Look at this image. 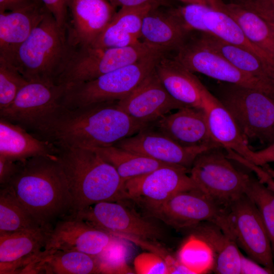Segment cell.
Wrapping results in <instances>:
<instances>
[{"mask_svg": "<svg viewBox=\"0 0 274 274\" xmlns=\"http://www.w3.org/2000/svg\"><path fill=\"white\" fill-rule=\"evenodd\" d=\"M99 273L94 257L75 251L45 250L21 273Z\"/></svg>", "mask_w": 274, "mask_h": 274, "instance_id": "cell-28", "label": "cell"}, {"mask_svg": "<svg viewBox=\"0 0 274 274\" xmlns=\"http://www.w3.org/2000/svg\"><path fill=\"white\" fill-rule=\"evenodd\" d=\"M177 259L193 274L213 270L215 257L209 245L198 236L192 234L180 248Z\"/></svg>", "mask_w": 274, "mask_h": 274, "instance_id": "cell-34", "label": "cell"}, {"mask_svg": "<svg viewBox=\"0 0 274 274\" xmlns=\"http://www.w3.org/2000/svg\"><path fill=\"white\" fill-rule=\"evenodd\" d=\"M20 161H15L0 156V185H7L19 169Z\"/></svg>", "mask_w": 274, "mask_h": 274, "instance_id": "cell-41", "label": "cell"}, {"mask_svg": "<svg viewBox=\"0 0 274 274\" xmlns=\"http://www.w3.org/2000/svg\"><path fill=\"white\" fill-rule=\"evenodd\" d=\"M128 247L123 238L115 236L108 246L95 258L100 273H132L127 259Z\"/></svg>", "mask_w": 274, "mask_h": 274, "instance_id": "cell-36", "label": "cell"}, {"mask_svg": "<svg viewBox=\"0 0 274 274\" xmlns=\"http://www.w3.org/2000/svg\"><path fill=\"white\" fill-rule=\"evenodd\" d=\"M50 231L40 228L0 234V273L21 272L42 252Z\"/></svg>", "mask_w": 274, "mask_h": 274, "instance_id": "cell-21", "label": "cell"}, {"mask_svg": "<svg viewBox=\"0 0 274 274\" xmlns=\"http://www.w3.org/2000/svg\"><path fill=\"white\" fill-rule=\"evenodd\" d=\"M157 52L162 53L142 42L122 48L71 47L56 83L69 86L90 81Z\"/></svg>", "mask_w": 274, "mask_h": 274, "instance_id": "cell-6", "label": "cell"}, {"mask_svg": "<svg viewBox=\"0 0 274 274\" xmlns=\"http://www.w3.org/2000/svg\"><path fill=\"white\" fill-rule=\"evenodd\" d=\"M217 148L195 158L190 176L197 188L224 209L245 194L250 176L237 169Z\"/></svg>", "mask_w": 274, "mask_h": 274, "instance_id": "cell-8", "label": "cell"}, {"mask_svg": "<svg viewBox=\"0 0 274 274\" xmlns=\"http://www.w3.org/2000/svg\"><path fill=\"white\" fill-rule=\"evenodd\" d=\"M262 167L271 177L274 179V169L266 164Z\"/></svg>", "mask_w": 274, "mask_h": 274, "instance_id": "cell-48", "label": "cell"}, {"mask_svg": "<svg viewBox=\"0 0 274 274\" xmlns=\"http://www.w3.org/2000/svg\"><path fill=\"white\" fill-rule=\"evenodd\" d=\"M227 234L250 258L274 273L271 244L260 213L245 194L227 209Z\"/></svg>", "mask_w": 274, "mask_h": 274, "instance_id": "cell-10", "label": "cell"}, {"mask_svg": "<svg viewBox=\"0 0 274 274\" xmlns=\"http://www.w3.org/2000/svg\"><path fill=\"white\" fill-rule=\"evenodd\" d=\"M66 89L64 84L28 81L12 103L0 111V117L21 126L37 136L64 107Z\"/></svg>", "mask_w": 274, "mask_h": 274, "instance_id": "cell-7", "label": "cell"}, {"mask_svg": "<svg viewBox=\"0 0 274 274\" xmlns=\"http://www.w3.org/2000/svg\"><path fill=\"white\" fill-rule=\"evenodd\" d=\"M201 33L198 39L202 43L221 54L238 70L274 86V71L255 54L210 33Z\"/></svg>", "mask_w": 274, "mask_h": 274, "instance_id": "cell-30", "label": "cell"}, {"mask_svg": "<svg viewBox=\"0 0 274 274\" xmlns=\"http://www.w3.org/2000/svg\"><path fill=\"white\" fill-rule=\"evenodd\" d=\"M91 149L97 152L115 167L124 183L159 167L174 165L162 162L114 145Z\"/></svg>", "mask_w": 274, "mask_h": 274, "instance_id": "cell-32", "label": "cell"}, {"mask_svg": "<svg viewBox=\"0 0 274 274\" xmlns=\"http://www.w3.org/2000/svg\"><path fill=\"white\" fill-rule=\"evenodd\" d=\"M263 182L268 188L274 192V179L272 177L266 175L264 177Z\"/></svg>", "mask_w": 274, "mask_h": 274, "instance_id": "cell-46", "label": "cell"}, {"mask_svg": "<svg viewBox=\"0 0 274 274\" xmlns=\"http://www.w3.org/2000/svg\"><path fill=\"white\" fill-rule=\"evenodd\" d=\"M176 1L183 3L184 4H204V5L207 4L206 0H176Z\"/></svg>", "mask_w": 274, "mask_h": 274, "instance_id": "cell-47", "label": "cell"}, {"mask_svg": "<svg viewBox=\"0 0 274 274\" xmlns=\"http://www.w3.org/2000/svg\"><path fill=\"white\" fill-rule=\"evenodd\" d=\"M205 241L215 257L213 271L219 274H240L241 253L235 241L213 222H204L191 228Z\"/></svg>", "mask_w": 274, "mask_h": 274, "instance_id": "cell-29", "label": "cell"}, {"mask_svg": "<svg viewBox=\"0 0 274 274\" xmlns=\"http://www.w3.org/2000/svg\"><path fill=\"white\" fill-rule=\"evenodd\" d=\"M191 72L225 83L253 88L274 98V86L238 70L199 39L185 43L174 58Z\"/></svg>", "mask_w": 274, "mask_h": 274, "instance_id": "cell-11", "label": "cell"}, {"mask_svg": "<svg viewBox=\"0 0 274 274\" xmlns=\"http://www.w3.org/2000/svg\"><path fill=\"white\" fill-rule=\"evenodd\" d=\"M52 15L58 25L66 30L68 16V0H40Z\"/></svg>", "mask_w": 274, "mask_h": 274, "instance_id": "cell-40", "label": "cell"}, {"mask_svg": "<svg viewBox=\"0 0 274 274\" xmlns=\"http://www.w3.org/2000/svg\"><path fill=\"white\" fill-rule=\"evenodd\" d=\"M270 1L273 5H274V0H268Z\"/></svg>", "mask_w": 274, "mask_h": 274, "instance_id": "cell-50", "label": "cell"}, {"mask_svg": "<svg viewBox=\"0 0 274 274\" xmlns=\"http://www.w3.org/2000/svg\"><path fill=\"white\" fill-rule=\"evenodd\" d=\"M118 202H99L71 216L114 236L145 241L161 237L159 227Z\"/></svg>", "mask_w": 274, "mask_h": 274, "instance_id": "cell-12", "label": "cell"}, {"mask_svg": "<svg viewBox=\"0 0 274 274\" xmlns=\"http://www.w3.org/2000/svg\"><path fill=\"white\" fill-rule=\"evenodd\" d=\"M201 96L209 131L214 140L222 148L231 150L249 160L253 150L232 115L203 85Z\"/></svg>", "mask_w": 274, "mask_h": 274, "instance_id": "cell-20", "label": "cell"}, {"mask_svg": "<svg viewBox=\"0 0 274 274\" xmlns=\"http://www.w3.org/2000/svg\"><path fill=\"white\" fill-rule=\"evenodd\" d=\"M274 142V126H273V137H272V142Z\"/></svg>", "mask_w": 274, "mask_h": 274, "instance_id": "cell-49", "label": "cell"}, {"mask_svg": "<svg viewBox=\"0 0 274 274\" xmlns=\"http://www.w3.org/2000/svg\"><path fill=\"white\" fill-rule=\"evenodd\" d=\"M118 107L136 121L150 125L174 110L185 107L167 92L154 70Z\"/></svg>", "mask_w": 274, "mask_h": 274, "instance_id": "cell-17", "label": "cell"}, {"mask_svg": "<svg viewBox=\"0 0 274 274\" xmlns=\"http://www.w3.org/2000/svg\"><path fill=\"white\" fill-rule=\"evenodd\" d=\"M160 8L152 9L144 17L140 40L163 53L178 50L184 45L191 31L174 9L165 11Z\"/></svg>", "mask_w": 274, "mask_h": 274, "instance_id": "cell-22", "label": "cell"}, {"mask_svg": "<svg viewBox=\"0 0 274 274\" xmlns=\"http://www.w3.org/2000/svg\"><path fill=\"white\" fill-rule=\"evenodd\" d=\"M114 146L156 160L191 167L197 156L214 149L209 147H184L148 126L136 134L124 138Z\"/></svg>", "mask_w": 274, "mask_h": 274, "instance_id": "cell-16", "label": "cell"}, {"mask_svg": "<svg viewBox=\"0 0 274 274\" xmlns=\"http://www.w3.org/2000/svg\"><path fill=\"white\" fill-rule=\"evenodd\" d=\"M135 271L138 274H168L169 269L164 258L157 253L144 252L134 260Z\"/></svg>", "mask_w": 274, "mask_h": 274, "instance_id": "cell-38", "label": "cell"}, {"mask_svg": "<svg viewBox=\"0 0 274 274\" xmlns=\"http://www.w3.org/2000/svg\"><path fill=\"white\" fill-rule=\"evenodd\" d=\"M226 211L198 188H195L176 193L149 212L168 225L185 229L204 222L216 224Z\"/></svg>", "mask_w": 274, "mask_h": 274, "instance_id": "cell-14", "label": "cell"}, {"mask_svg": "<svg viewBox=\"0 0 274 274\" xmlns=\"http://www.w3.org/2000/svg\"><path fill=\"white\" fill-rule=\"evenodd\" d=\"M149 125L131 118L118 107L117 101H107L64 106L37 137L59 149H92L113 146Z\"/></svg>", "mask_w": 274, "mask_h": 274, "instance_id": "cell-1", "label": "cell"}, {"mask_svg": "<svg viewBox=\"0 0 274 274\" xmlns=\"http://www.w3.org/2000/svg\"><path fill=\"white\" fill-rule=\"evenodd\" d=\"M164 54L153 53L93 80L67 86L64 106L75 108L122 99L154 70Z\"/></svg>", "mask_w": 274, "mask_h": 274, "instance_id": "cell-5", "label": "cell"}, {"mask_svg": "<svg viewBox=\"0 0 274 274\" xmlns=\"http://www.w3.org/2000/svg\"><path fill=\"white\" fill-rule=\"evenodd\" d=\"M149 126L184 147L222 148L210 133L203 109L184 107Z\"/></svg>", "mask_w": 274, "mask_h": 274, "instance_id": "cell-19", "label": "cell"}, {"mask_svg": "<svg viewBox=\"0 0 274 274\" xmlns=\"http://www.w3.org/2000/svg\"><path fill=\"white\" fill-rule=\"evenodd\" d=\"M234 2L255 12L274 31V6L268 0H235Z\"/></svg>", "mask_w": 274, "mask_h": 274, "instance_id": "cell-39", "label": "cell"}, {"mask_svg": "<svg viewBox=\"0 0 274 274\" xmlns=\"http://www.w3.org/2000/svg\"><path fill=\"white\" fill-rule=\"evenodd\" d=\"M59 151L53 143L0 117V156L23 161L36 156L57 157Z\"/></svg>", "mask_w": 274, "mask_h": 274, "instance_id": "cell-24", "label": "cell"}, {"mask_svg": "<svg viewBox=\"0 0 274 274\" xmlns=\"http://www.w3.org/2000/svg\"><path fill=\"white\" fill-rule=\"evenodd\" d=\"M208 5L230 16L240 26L247 38L266 56L274 70V31L255 12L235 2L206 0Z\"/></svg>", "mask_w": 274, "mask_h": 274, "instance_id": "cell-27", "label": "cell"}, {"mask_svg": "<svg viewBox=\"0 0 274 274\" xmlns=\"http://www.w3.org/2000/svg\"><path fill=\"white\" fill-rule=\"evenodd\" d=\"M203 21L208 33L254 53L273 70L265 55L250 41L240 26L230 16L210 6L203 16Z\"/></svg>", "mask_w": 274, "mask_h": 274, "instance_id": "cell-31", "label": "cell"}, {"mask_svg": "<svg viewBox=\"0 0 274 274\" xmlns=\"http://www.w3.org/2000/svg\"><path fill=\"white\" fill-rule=\"evenodd\" d=\"M114 237L83 220L68 216L57 221L49 231L44 249L75 251L95 257Z\"/></svg>", "mask_w": 274, "mask_h": 274, "instance_id": "cell-18", "label": "cell"}, {"mask_svg": "<svg viewBox=\"0 0 274 274\" xmlns=\"http://www.w3.org/2000/svg\"><path fill=\"white\" fill-rule=\"evenodd\" d=\"M218 99L248 140L272 143L274 98L253 88L226 83Z\"/></svg>", "mask_w": 274, "mask_h": 274, "instance_id": "cell-9", "label": "cell"}, {"mask_svg": "<svg viewBox=\"0 0 274 274\" xmlns=\"http://www.w3.org/2000/svg\"><path fill=\"white\" fill-rule=\"evenodd\" d=\"M153 8L156 7L145 5L120 8L92 46L122 48L140 43L144 18Z\"/></svg>", "mask_w": 274, "mask_h": 274, "instance_id": "cell-26", "label": "cell"}, {"mask_svg": "<svg viewBox=\"0 0 274 274\" xmlns=\"http://www.w3.org/2000/svg\"><path fill=\"white\" fill-rule=\"evenodd\" d=\"M47 11L42 3L36 2L20 9L0 12V59L11 62L18 48Z\"/></svg>", "mask_w": 274, "mask_h": 274, "instance_id": "cell-23", "label": "cell"}, {"mask_svg": "<svg viewBox=\"0 0 274 274\" xmlns=\"http://www.w3.org/2000/svg\"><path fill=\"white\" fill-rule=\"evenodd\" d=\"M273 272L256 261L241 254L240 274H269Z\"/></svg>", "mask_w": 274, "mask_h": 274, "instance_id": "cell-42", "label": "cell"}, {"mask_svg": "<svg viewBox=\"0 0 274 274\" xmlns=\"http://www.w3.org/2000/svg\"><path fill=\"white\" fill-rule=\"evenodd\" d=\"M190 169L172 165L159 167L125 183L126 198L141 203L148 211L159 206L180 192L198 188Z\"/></svg>", "mask_w": 274, "mask_h": 274, "instance_id": "cell-13", "label": "cell"}, {"mask_svg": "<svg viewBox=\"0 0 274 274\" xmlns=\"http://www.w3.org/2000/svg\"><path fill=\"white\" fill-rule=\"evenodd\" d=\"M40 228L42 227L20 202L12 187L9 185L1 186L0 234Z\"/></svg>", "mask_w": 274, "mask_h": 274, "instance_id": "cell-33", "label": "cell"}, {"mask_svg": "<svg viewBox=\"0 0 274 274\" xmlns=\"http://www.w3.org/2000/svg\"><path fill=\"white\" fill-rule=\"evenodd\" d=\"M160 80L169 94L185 107L203 109V84L178 61L163 56L155 66Z\"/></svg>", "mask_w": 274, "mask_h": 274, "instance_id": "cell-25", "label": "cell"}, {"mask_svg": "<svg viewBox=\"0 0 274 274\" xmlns=\"http://www.w3.org/2000/svg\"><path fill=\"white\" fill-rule=\"evenodd\" d=\"M109 0H68L66 32L72 48L92 46L116 12Z\"/></svg>", "mask_w": 274, "mask_h": 274, "instance_id": "cell-15", "label": "cell"}, {"mask_svg": "<svg viewBox=\"0 0 274 274\" xmlns=\"http://www.w3.org/2000/svg\"><path fill=\"white\" fill-rule=\"evenodd\" d=\"M248 161L259 166H263L268 163L273 162L274 142L261 150L253 151L250 159Z\"/></svg>", "mask_w": 274, "mask_h": 274, "instance_id": "cell-44", "label": "cell"}, {"mask_svg": "<svg viewBox=\"0 0 274 274\" xmlns=\"http://www.w3.org/2000/svg\"><path fill=\"white\" fill-rule=\"evenodd\" d=\"M245 194L257 207L270 239L274 257V192L250 176Z\"/></svg>", "mask_w": 274, "mask_h": 274, "instance_id": "cell-35", "label": "cell"}, {"mask_svg": "<svg viewBox=\"0 0 274 274\" xmlns=\"http://www.w3.org/2000/svg\"><path fill=\"white\" fill-rule=\"evenodd\" d=\"M274 6V5H273Z\"/></svg>", "mask_w": 274, "mask_h": 274, "instance_id": "cell-52", "label": "cell"}, {"mask_svg": "<svg viewBox=\"0 0 274 274\" xmlns=\"http://www.w3.org/2000/svg\"><path fill=\"white\" fill-rule=\"evenodd\" d=\"M35 2H38V3H41V1L40 0H33Z\"/></svg>", "mask_w": 274, "mask_h": 274, "instance_id": "cell-51", "label": "cell"}, {"mask_svg": "<svg viewBox=\"0 0 274 274\" xmlns=\"http://www.w3.org/2000/svg\"><path fill=\"white\" fill-rule=\"evenodd\" d=\"M34 3L33 0H0V12L16 10Z\"/></svg>", "mask_w": 274, "mask_h": 274, "instance_id": "cell-45", "label": "cell"}, {"mask_svg": "<svg viewBox=\"0 0 274 274\" xmlns=\"http://www.w3.org/2000/svg\"><path fill=\"white\" fill-rule=\"evenodd\" d=\"M110 3L116 9L117 7H138L151 5L156 8L162 6H168L169 0H109Z\"/></svg>", "mask_w": 274, "mask_h": 274, "instance_id": "cell-43", "label": "cell"}, {"mask_svg": "<svg viewBox=\"0 0 274 274\" xmlns=\"http://www.w3.org/2000/svg\"><path fill=\"white\" fill-rule=\"evenodd\" d=\"M70 48L66 30L48 11L10 64L28 81L56 83Z\"/></svg>", "mask_w": 274, "mask_h": 274, "instance_id": "cell-4", "label": "cell"}, {"mask_svg": "<svg viewBox=\"0 0 274 274\" xmlns=\"http://www.w3.org/2000/svg\"><path fill=\"white\" fill-rule=\"evenodd\" d=\"M28 82L13 65L0 59V111L12 103Z\"/></svg>", "mask_w": 274, "mask_h": 274, "instance_id": "cell-37", "label": "cell"}, {"mask_svg": "<svg viewBox=\"0 0 274 274\" xmlns=\"http://www.w3.org/2000/svg\"><path fill=\"white\" fill-rule=\"evenodd\" d=\"M59 149L58 159L72 197V215L99 202L126 198L125 183L115 167L95 150Z\"/></svg>", "mask_w": 274, "mask_h": 274, "instance_id": "cell-3", "label": "cell"}, {"mask_svg": "<svg viewBox=\"0 0 274 274\" xmlns=\"http://www.w3.org/2000/svg\"><path fill=\"white\" fill-rule=\"evenodd\" d=\"M7 185L43 228L51 230L56 219L72 214V197L58 156H36L21 161Z\"/></svg>", "mask_w": 274, "mask_h": 274, "instance_id": "cell-2", "label": "cell"}]
</instances>
